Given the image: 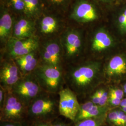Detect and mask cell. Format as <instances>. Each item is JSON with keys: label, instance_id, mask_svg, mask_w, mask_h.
<instances>
[{"label": "cell", "instance_id": "7402d4cb", "mask_svg": "<svg viewBox=\"0 0 126 126\" xmlns=\"http://www.w3.org/2000/svg\"><path fill=\"white\" fill-rule=\"evenodd\" d=\"M108 119L110 122H112L115 125L122 126L116 111H113L109 113L108 114Z\"/></svg>", "mask_w": 126, "mask_h": 126}, {"label": "cell", "instance_id": "9c48e42d", "mask_svg": "<svg viewBox=\"0 0 126 126\" xmlns=\"http://www.w3.org/2000/svg\"><path fill=\"white\" fill-rule=\"evenodd\" d=\"M71 17L79 23H89L97 19L98 15L94 6L92 3L85 0H80L75 5Z\"/></svg>", "mask_w": 126, "mask_h": 126}, {"label": "cell", "instance_id": "3957f363", "mask_svg": "<svg viewBox=\"0 0 126 126\" xmlns=\"http://www.w3.org/2000/svg\"><path fill=\"white\" fill-rule=\"evenodd\" d=\"M33 74L41 88L46 93L58 94L64 88L65 83L61 67L42 63L38 65Z\"/></svg>", "mask_w": 126, "mask_h": 126}, {"label": "cell", "instance_id": "4316f807", "mask_svg": "<svg viewBox=\"0 0 126 126\" xmlns=\"http://www.w3.org/2000/svg\"><path fill=\"white\" fill-rule=\"evenodd\" d=\"M28 126H50V122L39 121V122H27Z\"/></svg>", "mask_w": 126, "mask_h": 126}, {"label": "cell", "instance_id": "6da1fadb", "mask_svg": "<svg viewBox=\"0 0 126 126\" xmlns=\"http://www.w3.org/2000/svg\"><path fill=\"white\" fill-rule=\"evenodd\" d=\"M100 70V65L97 63L72 66L64 73L65 83L78 96L86 93L97 83Z\"/></svg>", "mask_w": 126, "mask_h": 126}, {"label": "cell", "instance_id": "ac0fdd59", "mask_svg": "<svg viewBox=\"0 0 126 126\" xmlns=\"http://www.w3.org/2000/svg\"><path fill=\"white\" fill-rule=\"evenodd\" d=\"M25 2L24 14L27 17L34 18L40 12L41 6L39 0H24Z\"/></svg>", "mask_w": 126, "mask_h": 126}, {"label": "cell", "instance_id": "9a60e30c", "mask_svg": "<svg viewBox=\"0 0 126 126\" xmlns=\"http://www.w3.org/2000/svg\"><path fill=\"white\" fill-rule=\"evenodd\" d=\"M112 39L107 32L100 30L95 34L92 43V48L95 51L101 52L109 48Z\"/></svg>", "mask_w": 126, "mask_h": 126}, {"label": "cell", "instance_id": "1f68e13d", "mask_svg": "<svg viewBox=\"0 0 126 126\" xmlns=\"http://www.w3.org/2000/svg\"><path fill=\"white\" fill-rule=\"evenodd\" d=\"M122 111L124 112H125V113H126V107H122Z\"/></svg>", "mask_w": 126, "mask_h": 126}, {"label": "cell", "instance_id": "277c9868", "mask_svg": "<svg viewBox=\"0 0 126 126\" xmlns=\"http://www.w3.org/2000/svg\"><path fill=\"white\" fill-rule=\"evenodd\" d=\"M27 109L16 95L11 91H7L4 103L0 109V122H27Z\"/></svg>", "mask_w": 126, "mask_h": 126}, {"label": "cell", "instance_id": "ba28073f", "mask_svg": "<svg viewBox=\"0 0 126 126\" xmlns=\"http://www.w3.org/2000/svg\"><path fill=\"white\" fill-rule=\"evenodd\" d=\"M19 68L15 62L6 61L2 63L0 70V86L7 91L12 88L22 77Z\"/></svg>", "mask_w": 126, "mask_h": 126}, {"label": "cell", "instance_id": "30bf717a", "mask_svg": "<svg viewBox=\"0 0 126 126\" xmlns=\"http://www.w3.org/2000/svg\"><path fill=\"white\" fill-rule=\"evenodd\" d=\"M43 63L61 67L62 50L60 45L56 41L46 43L41 51Z\"/></svg>", "mask_w": 126, "mask_h": 126}, {"label": "cell", "instance_id": "d6986e66", "mask_svg": "<svg viewBox=\"0 0 126 126\" xmlns=\"http://www.w3.org/2000/svg\"><path fill=\"white\" fill-rule=\"evenodd\" d=\"M105 115L82 120L75 123L73 126H101L106 118Z\"/></svg>", "mask_w": 126, "mask_h": 126}, {"label": "cell", "instance_id": "d6a6232c", "mask_svg": "<svg viewBox=\"0 0 126 126\" xmlns=\"http://www.w3.org/2000/svg\"><path fill=\"white\" fill-rule=\"evenodd\" d=\"M123 89H124V92L126 94V84H125V85L124 86Z\"/></svg>", "mask_w": 126, "mask_h": 126}, {"label": "cell", "instance_id": "7c38bea8", "mask_svg": "<svg viewBox=\"0 0 126 126\" xmlns=\"http://www.w3.org/2000/svg\"><path fill=\"white\" fill-rule=\"evenodd\" d=\"M35 31L34 23L31 18H21L15 23L12 37L17 39H26L34 36Z\"/></svg>", "mask_w": 126, "mask_h": 126}, {"label": "cell", "instance_id": "ffe728a7", "mask_svg": "<svg viewBox=\"0 0 126 126\" xmlns=\"http://www.w3.org/2000/svg\"><path fill=\"white\" fill-rule=\"evenodd\" d=\"M10 6L14 10L17 12L25 11V2L24 0H9Z\"/></svg>", "mask_w": 126, "mask_h": 126}, {"label": "cell", "instance_id": "5bb4252c", "mask_svg": "<svg viewBox=\"0 0 126 126\" xmlns=\"http://www.w3.org/2000/svg\"><path fill=\"white\" fill-rule=\"evenodd\" d=\"M13 28V19L9 11L6 9L2 10L0 17V39L1 43L8 41L11 38Z\"/></svg>", "mask_w": 126, "mask_h": 126}, {"label": "cell", "instance_id": "cb8c5ba5", "mask_svg": "<svg viewBox=\"0 0 126 126\" xmlns=\"http://www.w3.org/2000/svg\"><path fill=\"white\" fill-rule=\"evenodd\" d=\"M0 126H28L27 122H0Z\"/></svg>", "mask_w": 126, "mask_h": 126}, {"label": "cell", "instance_id": "52a82bcc", "mask_svg": "<svg viewBox=\"0 0 126 126\" xmlns=\"http://www.w3.org/2000/svg\"><path fill=\"white\" fill-rule=\"evenodd\" d=\"M7 43L8 53L14 59L35 51L39 46L38 39L34 36L22 39L11 37Z\"/></svg>", "mask_w": 126, "mask_h": 126}, {"label": "cell", "instance_id": "2e32d148", "mask_svg": "<svg viewBox=\"0 0 126 126\" xmlns=\"http://www.w3.org/2000/svg\"><path fill=\"white\" fill-rule=\"evenodd\" d=\"M106 73L109 76L126 74V61L120 56L113 57L108 63Z\"/></svg>", "mask_w": 126, "mask_h": 126}, {"label": "cell", "instance_id": "83f0119b", "mask_svg": "<svg viewBox=\"0 0 126 126\" xmlns=\"http://www.w3.org/2000/svg\"><path fill=\"white\" fill-rule=\"evenodd\" d=\"M116 112L122 126H126V115L125 113L121 111H117Z\"/></svg>", "mask_w": 126, "mask_h": 126}, {"label": "cell", "instance_id": "d4e9b609", "mask_svg": "<svg viewBox=\"0 0 126 126\" xmlns=\"http://www.w3.org/2000/svg\"><path fill=\"white\" fill-rule=\"evenodd\" d=\"M109 93L105 90L103 89L102 94L100 99L99 106L101 107H106L107 102L108 101Z\"/></svg>", "mask_w": 126, "mask_h": 126}, {"label": "cell", "instance_id": "4dcf8cb0", "mask_svg": "<svg viewBox=\"0 0 126 126\" xmlns=\"http://www.w3.org/2000/svg\"><path fill=\"white\" fill-rule=\"evenodd\" d=\"M100 0L102 1L103 2H109L112 1L113 0Z\"/></svg>", "mask_w": 126, "mask_h": 126}, {"label": "cell", "instance_id": "44dd1931", "mask_svg": "<svg viewBox=\"0 0 126 126\" xmlns=\"http://www.w3.org/2000/svg\"><path fill=\"white\" fill-rule=\"evenodd\" d=\"M119 27L123 32H126V9L120 15L118 18Z\"/></svg>", "mask_w": 126, "mask_h": 126}, {"label": "cell", "instance_id": "e0dca14e", "mask_svg": "<svg viewBox=\"0 0 126 126\" xmlns=\"http://www.w3.org/2000/svg\"><path fill=\"white\" fill-rule=\"evenodd\" d=\"M59 27V23L56 18L50 16L44 17L41 20L40 30L42 33L48 35L54 33Z\"/></svg>", "mask_w": 126, "mask_h": 126}, {"label": "cell", "instance_id": "7a4b0ae2", "mask_svg": "<svg viewBox=\"0 0 126 126\" xmlns=\"http://www.w3.org/2000/svg\"><path fill=\"white\" fill-rule=\"evenodd\" d=\"M57 94L45 92L35 99L28 107L27 122H51L57 119L60 113Z\"/></svg>", "mask_w": 126, "mask_h": 126}, {"label": "cell", "instance_id": "5b68a950", "mask_svg": "<svg viewBox=\"0 0 126 126\" xmlns=\"http://www.w3.org/2000/svg\"><path fill=\"white\" fill-rule=\"evenodd\" d=\"M11 91L27 108L45 92L36 80L33 73L23 77L13 86Z\"/></svg>", "mask_w": 126, "mask_h": 126}, {"label": "cell", "instance_id": "8992f818", "mask_svg": "<svg viewBox=\"0 0 126 126\" xmlns=\"http://www.w3.org/2000/svg\"><path fill=\"white\" fill-rule=\"evenodd\" d=\"M58 95L60 115L73 122L80 107L77 95L67 86L61 90Z\"/></svg>", "mask_w": 126, "mask_h": 126}, {"label": "cell", "instance_id": "8fae6325", "mask_svg": "<svg viewBox=\"0 0 126 126\" xmlns=\"http://www.w3.org/2000/svg\"><path fill=\"white\" fill-rule=\"evenodd\" d=\"M62 44L65 56L69 59L73 58L79 53L81 49L80 35L75 30H69L63 36Z\"/></svg>", "mask_w": 126, "mask_h": 126}, {"label": "cell", "instance_id": "603a6c76", "mask_svg": "<svg viewBox=\"0 0 126 126\" xmlns=\"http://www.w3.org/2000/svg\"><path fill=\"white\" fill-rule=\"evenodd\" d=\"M124 91L119 89L110 88L109 92V95L113 96L120 99H122L124 95Z\"/></svg>", "mask_w": 126, "mask_h": 126}, {"label": "cell", "instance_id": "f546056e", "mask_svg": "<svg viewBox=\"0 0 126 126\" xmlns=\"http://www.w3.org/2000/svg\"><path fill=\"white\" fill-rule=\"evenodd\" d=\"M50 3L54 5H59L61 4L65 0H48Z\"/></svg>", "mask_w": 126, "mask_h": 126}, {"label": "cell", "instance_id": "484cf974", "mask_svg": "<svg viewBox=\"0 0 126 126\" xmlns=\"http://www.w3.org/2000/svg\"><path fill=\"white\" fill-rule=\"evenodd\" d=\"M7 91L0 86V109H1L4 103Z\"/></svg>", "mask_w": 126, "mask_h": 126}, {"label": "cell", "instance_id": "4fadbf2b", "mask_svg": "<svg viewBox=\"0 0 126 126\" xmlns=\"http://www.w3.org/2000/svg\"><path fill=\"white\" fill-rule=\"evenodd\" d=\"M15 62L23 76L33 73L38 66L35 51L15 58Z\"/></svg>", "mask_w": 126, "mask_h": 126}, {"label": "cell", "instance_id": "f1b7e54d", "mask_svg": "<svg viewBox=\"0 0 126 126\" xmlns=\"http://www.w3.org/2000/svg\"><path fill=\"white\" fill-rule=\"evenodd\" d=\"M121 101H122L121 99L113 97V96L109 95L108 102L112 105L113 106L120 105L121 102Z\"/></svg>", "mask_w": 126, "mask_h": 126}]
</instances>
